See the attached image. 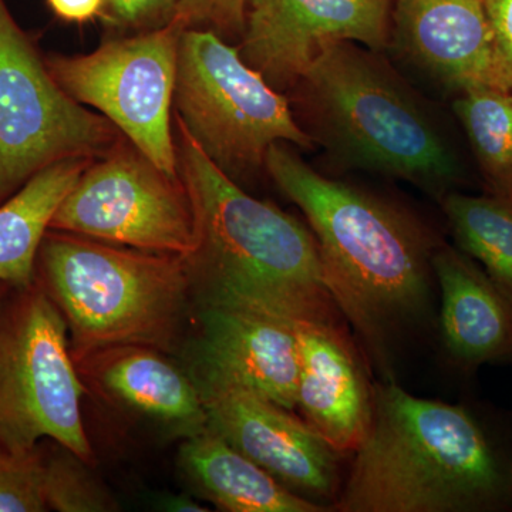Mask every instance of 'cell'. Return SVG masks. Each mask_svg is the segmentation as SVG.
<instances>
[{"mask_svg": "<svg viewBox=\"0 0 512 512\" xmlns=\"http://www.w3.org/2000/svg\"><path fill=\"white\" fill-rule=\"evenodd\" d=\"M178 174L190 195L195 249L185 256L200 306L302 322H338L312 231L222 173L175 120Z\"/></svg>", "mask_w": 512, "mask_h": 512, "instance_id": "cell-1", "label": "cell"}, {"mask_svg": "<svg viewBox=\"0 0 512 512\" xmlns=\"http://www.w3.org/2000/svg\"><path fill=\"white\" fill-rule=\"evenodd\" d=\"M265 170L308 220L330 295L367 342L423 313L436 249L419 221L319 174L288 143L269 148Z\"/></svg>", "mask_w": 512, "mask_h": 512, "instance_id": "cell-2", "label": "cell"}, {"mask_svg": "<svg viewBox=\"0 0 512 512\" xmlns=\"http://www.w3.org/2000/svg\"><path fill=\"white\" fill-rule=\"evenodd\" d=\"M512 503V473L466 407L373 389V412L336 510L495 511Z\"/></svg>", "mask_w": 512, "mask_h": 512, "instance_id": "cell-3", "label": "cell"}, {"mask_svg": "<svg viewBox=\"0 0 512 512\" xmlns=\"http://www.w3.org/2000/svg\"><path fill=\"white\" fill-rule=\"evenodd\" d=\"M289 92L299 126L340 167L404 180L433 194L460 178L456 154L436 119L380 52L332 43Z\"/></svg>", "mask_w": 512, "mask_h": 512, "instance_id": "cell-4", "label": "cell"}, {"mask_svg": "<svg viewBox=\"0 0 512 512\" xmlns=\"http://www.w3.org/2000/svg\"><path fill=\"white\" fill-rule=\"evenodd\" d=\"M37 284L72 335V356L117 345L173 348L192 298L184 256L120 247L49 229Z\"/></svg>", "mask_w": 512, "mask_h": 512, "instance_id": "cell-5", "label": "cell"}, {"mask_svg": "<svg viewBox=\"0 0 512 512\" xmlns=\"http://www.w3.org/2000/svg\"><path fill=\"white\" fill-rule=\"evenodd\" d=\"M174 106L175 120L235 183L265 168L276 143L315 147L288 97L210 29H185L181 36Z\"/></svg>", "mask_w": 512, "mask_h": 512, "instance_id": "cell-6", "label": "cell"}, {"mask_svg": "<svg viewBox=\"0 0 512 512\" xmlns=\"http://www.w3.org/2000/svg\"><path fill=\"white\" fill-rule=\"evenodd\" d=\"M67 332L62 313L36 281L0 299V446L30 450L52 439L90 463L86 390Z\"/></svg>", "mask_w": 512, "mask_h": 512, "instance_id": "cell-7", "label": "cell"}, {"mask_svg": "<svg viewBox=\"0 0 512 512\" xmlns=\"http://www.w3.org/2000/svg\"><path fill=\"white\" fill-rule=\"evenodd\" d=\"M119 140L113 123L63 92L0 0V204L47 165L103 157Z\"/></svg>", "mask_w": 512, "mask_h": 512, "instance_id": "cell-8", "label": "cell"}, {"mask_svg": "<svg viewBox=\"0 0 512 512\" xmlns=\"http://www.w3.org/2000/svg\"><path fill=\"white\" fill-rule=\"evenodd\" d=\"M184 30L174 18L158 29L107 40L89 55L46 59L64 93L82 106L99 110L151 163L173 178L180 174L171 109Z\"/></svg>", "mask_w": 512, "mask_h": 512, "instance_id": "cell-9", "label": "cell"}, {"mask_svg": "<svg viewBox=\"0 0 512 512\" xmlns=\"http://www.w3.org/2000/svg\"><path fill=\"white\" fill-rule=\"evenodd\" d=\"M50 229L184 258L197 242L194 211L181 178L165 174L136 147L120 141L86 168L57 208Z\"/></svg>", "mask_w": 512, "mask_h": 512, "instance_id": "cell-10", "label": "cell"}, {"mask_svg": "<svg viewBox=\"0 0 512 512\" xmlns=\"http://www.w3.org/2000/svg\"><path fill=\"white\" fill-rule=\"evenodd\" d=\"M393 0H245L239 55L278 92H289L326 46L355 42L382 53Z\"/></svg>", "mask_w": 512, "mask_h": 512, "instance_id": "cell-11", "label": "cell"}, {"mask_svg": "<svg viewBox=\"0 0 512 512\" xmlns=\"http://www.w3.org/2000/svg\"><path fill=\"white\" fill-rule=\"evenodd\" d=\"M195 383L207 412L208 430L293 493L319 498L335 495L338 453L305 420L242 387Z\"/></svg>", "mask_w": 512, "mask_h": 512, "instance_id": "cell-12", "label": "cell"}, {"mask_svg": "<svg viewBox=\"0 0 512 512\" xmlns=\"http://www.w3.org/2000/svg\"><path fill=\"white\" fill-rule=\"evenodd\" d=\"M296 322L225 306H200L192 379L232 384L295 410L299 379Z\"/></svg>", "mask_w": 512, "mask_h": 512, "instance_id": "cell-13", "label": "cell"}, {"mask_svg": "<svg viewBox=\"0 0 512 512\" xmlns=\"http://www.w3.org/2000/svg\"><path fill=\"white\" fill-rule=\"evenodd\" d=\"M444 89L508 90L483 0H393L390 45Z\"/></svg>", "mask_w": 512, "mask_h": 512, "instance_id": "cell-14", "label": "cell"}, {"mask_svg": "<svg viewBox=\"0 0 512 512\" xmlns=\"http://www.w3.org/2000/svg\"><path fill=\"white\" fill-rule=\"evenodd\" d=\"M296 407L338 454L355 453L369 430L373 389L352 340L338 322H296Z\"/></svg>", "mask_w": 512, "mask_h": 512, "instance_id": "cell-15", "label": "cell"}, {"mask_svg": "<svg viewBox=\"0 0 512 512\" xmlns=\"http://www.w3.org/2000/svg\"><path fill=\"white\" fill-rule=\"evenodd\" d=\"M79 375L100 393L184 439L208 429L197 383L161 350L117 345L74 359Z\"/></svg>", "mask_w": 512, "mask_h": 512, "instance_id": "cell-16", "label": "cell"}, {"mask_svg": "<svg viewBox=\"0 0 512 512\" xmlns=\"http://www.w3.org/2000/svg\"><path fill=\"white\" fill-rule=\"evenodd\" d=\"M441 330L457 362L478 366L512 357V299L464 252L436 248Z\"/></svg>", "mask_w": 512, "mask_h": 512, "instance_id": "cell-17", "label": "cell"}, {"mask_svg": "<svg viewBox=\"0 0 512 512\" xmlns=\"http://www.w3.org/2000/svg\"><path fill=\"white\" fill-rule=\"evenodd\" d=\"M178 464L192 487L224 511H322L208 429L184 440Z\"/></svg>", "mask_w": 512, "mask_h": 512, "instance_id": "cell-18", "label": "cell"}, {"mask_svg": "<svg viewBox=\"0 0 512 512\" xmlns=\"http://www.w3.org/2000/svg\"><path fill=\"white\" fill-rule=\"evenodd\" d=\"M92 163L90 157H70L47 165L0 204V282L13 288L35 282L53 215Z\"/></svg>", "mask_w": 512, "mask_h": 512, "instance_id": "cell-19", "label": "cell"}, {"mask_svg": "<svg viewBox=\"0 0 512 512\" xmlns=\"http://www.w3.org/2000/svg\"><path fill=\"white\" fill-rule=\"evenodd\" d=\"M443 210L461 252L512 299V202L450 192Z\"/></svg>", "mask_w": 512, "mask_h": 512, "instance_id": "cell-20", "label": "cell"}, {"mask_svg": "<svg viewBox=\"0 0 512 512\" xmlns=\"http://www.w3.org/2000/svg\"><path fill=\"white\" fill-rule=\"evenodd\" d=\"M453 110L495 197L512 202V92L470 89L458 94Z\"/></svg>", "mask_w": 512, "mask_h": 512, "instance_id": "cell-21", "label": "cell"}, {"mask_svg": "<svg viewBox=\"0 0 512 512\" xmlns=\"http://www.w3.org/2000/svg\"><path fill=\"white\" fill-rule=\"evenodd\" d=\"M86 461L64 448L45 458L47 508L59 512L116 511L117 504L87 468Z\"/></svg>", "mask_w": 512, "mask_h": 512, "instance_id": "cell-22", "label": "cell"}, {"mask_svg": "<svg viewBox=\"0 0 512 512\" xmlns=\"http://www.w3.org/2000/svg\"><path fill=\"white\" fill-rule=\"evenodd\" d=\"M49 511L45 457L37 450L0 446V512Z\"/></svg>", "mask_w": 512, "mask_h": 512, "instance_id": "cell-23", "label": "cell"}, {"mask_svg": "<svg viewBox=\"0 0 512 512\" xmlns=\"http://www.w3.org/2000/svg\"><path fill=\"white\" fill-rule=\"evenodd\" d=\"M174 18L185 29H210L221 37H241L245 0H180Z\"/></svg>", "mask_w": 512, "mask_h": 512, "instance_id": "cell-24", "label": "cell"}, {"mask_svg": "<svg viewBox=\"0 0 512 512\" xmlns=\"http://www.w3.org/2000/svg\"><path fill=\"white\" fill-rule=\"evenodd\" d=\"M180 0H107V18L113 25L140 32L167 25Z\"/></svg>", "mask_w": 512, "mask_h": 512, "instance_id": "cell-25", "label": "cell"}, {"mask_svg": "<svg viewBox=\"0 0 512 512\" xmlns=\"http://www.w3.org/2000/svg\"><path fill=\"white\" fill-rule=\"evenodd\" d=\"M493 30L495 52L512 92V0H483Z\"/></svg>", "mask_w": 512, "mask_h": 512, "instance_id": "cell-26", "label": "cell"}, {"mask_svg": "<svg viewBox=\"0 0 512 512\" xmlns=\"http://www.w3.org/2000/svg\"><path fill=\"white\" fill-rule=\"evenodd\" d=\"M57 18L69 23H86L103 15L107 0H46Z\"/></svg>", "mask_w": 512, "mask_h": 512, "instance_id": "cell-27", "label": "cell"}, {"mask_svg": "<svg viewBox=\"0 0 512 512\" xmlns=\"http://www.w3.org/2000/svg\"><path fill=\"white\" fill-rule=\"evenodd\" d=\"M161 510L170 512H207L194 498L187 494H171L163 498L160 503Z\"/></svg>", "mask_w": 512, "mask_h": 512, "instance_id": "cell-28", "label": "cell"}, {"mask_svg": "<svg viewBox=\"0 0 512 512\" xmlns=\"http://www.w3.org/2000/svg\"><path fill=\"white\" fill-rule=\"evenodd\" d=\"M10 288H13V286L5 284V282H0V299H2L3 296H5L6 293L9 292Z\"/></svg>", "mask_w": 512, "mask_h": 512, "instance_id": "cell-29", "label": "cell"}]
</instances>
